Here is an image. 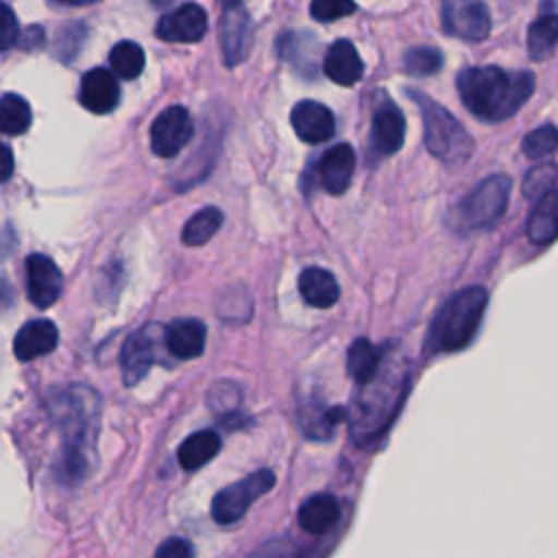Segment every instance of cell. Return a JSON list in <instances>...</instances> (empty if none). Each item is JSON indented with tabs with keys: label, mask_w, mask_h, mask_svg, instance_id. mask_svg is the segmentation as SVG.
Masks as SVG:
<instances>
[{
	"label": "cell",
	"mask_w": 558,
	"mask_h": 558,
	"mask_svg": "<svg viewBox=\"0 0 558 558\" xmlns=\"http://www.w3.org/2000/svg\"><path fill=\"white\" fill-rule=\"evenodd\" d=\"M408 390V364L399 351L386 349L375 375L357 384L353 408L347 410L357 445L375 442L392 423Z\"/></svg>",
	"instance_id": "1"
},
{
	"label": "cell",
	"mask_w": 558,
	"mask_h": 558,
	"mask_svg": "<svg viewBox=\"0 0 558 558\" xmlns=\"http://www.w3.org/2000/svg\"><path fill=\"white\" fill-rule=\"evenodd\" d=\"M456 85L473 116L486 122H501L527 102L534 92V74L527 70L506 72L497 65H473L458 74Z\"/></svg>",
	"instance_id": "2"
},
{
	"label": "cell",
	"mask_w": 558,
	"mask_h": 558,
	"mask_svg": "<svg viewBox=\"0 0 558 558\" xmlns=\"http://www.w3.org/2000/svg\"><path fill=\"white\" fill-rule=\"evenodd\" d=\"M52 410L65 436L63 471L72 480H81L87 473L89 458L94 453L100 418V397L87 386H70L59 392Z\"/></svg>",
	"instance_id": "3"
},
{
	"label": "cell",
	"mask_w": 558,
	"mask_h": 558,
	"mask_svg": "<svg viewBox=\"0 0 558 558\" xmlns=\"http://www.w3.org/2000/svg\"><path fill=\"white\" fill-rule=\"evenodd\" d=\"M486 305H488V292L482 286H469L456 292L438 310L429 327L425 349L429 353L462 351L473 340Z\"/></svg>",
	"instance_id": "4"
},
{
	"label": "cell",
	"mask_w": 558,
	"mask_h": 558,
	"mask_svg": "<svg viewBox=\"0 0 558 558\" xmlns=\"http://www.w3.org/2000/svg\"><path fill=\"white\" fill-rule=\"evenodd\" d=\"M408 96L418 105L423 116L425 148L432 157L440 159L447 166H460L473 155V140L464 126L436 100L429 96L410 89Z\"/></svg>",
	"instance_id": "5"
},
{
	"label": "cell",
	"mask_w": 558,
	"mask_h": 558,
	"mask_svg": "<svg viewBox=\"0 0 558 558\" xmlns=\"http://www.w3.org/2000/svg\"><path fill=\"white\" fill-rule=\"evenodd\" d=\"M512 181L506 174H493L480 181L458 205L460 222L469 229H486L501 220L508 207Z\"/></svg>",
	"instance_id": "6"
},
{
	"label": "cell",
	"mask_w": 558,
	"mask_h": 558,
	"mask_svg": "<svg viewBox=\"0 0 558 558\" xmlns=\"http://www.w3.org/2000/svg\"><path fill=\"white\" fill-rule=\"evenodd\" d=\"M275 473L270 469L253 471L251 475L220 488L211 499V517L218 525L238 523L248 508L275 486Z\"/></svg>",
	"instance_id": "7"
},
{
	"label": "cell",
	"mask_w": 558,
	"mask_h": 558,
	"mask_svg": "<svg viewBox=\"0 0 558 558\" xmlns=\"http://www.w3.org/2000/svg\"><path fill=\"white\" fill-rule=\"evenodd\" d=\"M220 48L222 59L229 68L240 65L248 59L253 39H255V26L248 9L240 2H227L220 17Z\"/></svg>",
	"instance_id": "8"
},
{
	"label": "cell",
	"mask_w": 558,
	"mask_h": 558,
	"mask_svg": "<svg viewBox=\"0 0 558 558\" xmlns=\"http://www.w3.org/2000/svg\"><path fill=\"white\" fill-rule=\"evenodd\" d=\"M442 31L464 41H484L490 33V13L477 0H447L440 7Z\"/></svg>",
	"instance_id": "9"
},
{
	"label": "cell",
	"mask_w": 558,
	"mask_h": 558,
	"mask_svg": "<svg viewBox=\"0 0 558 558\" xmlns=\"http://www.w3.org/2000/svg\"><path fill=\"white\" fill-rule=\"evenodd\" d=\"M194 124L190 111L181 105H170L150 124V148L157 157H177L192 140Z\"/></svg>",
	"instance_id": "10"
},
{
	"label": "cell",
	"mask_w": 558,
	"mask_h": 558,
	"mask_svg": "<svg viewBox=\"0 0 558 558\" xmlns=\"http://www.w3.org/2000/svg\"><path fill=\"white\" fill-rule=\"evenodd\" d=\"M155 33L159 39L174 44L201 41L207 33V13L194 2L179 4L159 20Z\"/></svg>",
	"instance_id": "11"
},
{
	"label": "cell",
	"mask_w": 558,
	"mask_h": 558,
	"mask_svg": "<svg viewBox=\"0 0 558 558\" xmlns=\"http://www.w3.org/2000/svg\"><path fill=\"white\" fill-rule=\"evenodd\" d=\"M63 288V277L59 266L41 253H33L26 259V290L33 305L46 310L50 307L59 296Z\"/></svg>",
	"instance_id": "12"
},
{
	"label": "cell",
	"mask_w": 558,
	"mask_h": 558,
	"mask_svg": "<svg viewBox=\"0 0 558 558\" xmlns=\"http://www.w3.org/2000/svg\"><path fill=\"white\" fill-rule=\"evenodd\" d=\"M290 122L299 140L305 144H323L333 137L336 120L329 107L316 100H301L292 107Z\"/></svg>",
	"instance_id": "13"
},
{
	"label": "cell",
	"mask_w": 558,
	"mask_h": 558,
	"mask_svg": "<svg viewBox=\"0 0 558 558\" xmlns=\"http://www.w3.org/2000/svg\"><path fill=\"white\" fill-rule=\"evenodd\" d=\"M355 150L349 144H336L331 146L318 161L316 166V177L318 183L323 185V190L327 194L340 196L342 192H347V187L351 185L353 172H355Z\"/></svg>",
	"instance_id": "14"
},
{
	"label": "cell",
	"mask_w": 558,
	"mask_h": 558,
	"mask_svg": "<svg viewBox=\"0 0 558 558\" xmlns=\"http://www.w3.org/2000/svg\"><path fill=\"white\" fill-rule=\"evenodd\" d=\"M81 105L92 113H109L118 107L120 100V85L111 70L92 68L83 74L78 87Z\"/></svg>",
	"instance_id": "15"
},
{
	"label": "cell",
	"mask_w": 558,
	"mask_h": 558,
	"mask_svg": "<svg viewBox=\"0 0 558 558\" xmlns=\"http://www.w3.org/2000/svg\"><path fill=\"white\" fill-rule=\"evenodd\" d=\"M405 120L399 107L386 98L377 105L371 126V144L377 155H395L403 146Z\"/></svg>",
	"instance_id": "16"
},
{
	"label": "cell",
	"mask_w": 558,
	"mask_h": 558,
	"mask_svg": "<svg viewBox=\"0 0 558 558\" xmlns=\"http://www.w3.org/2000/svg\"><path fill=\"white\" fill-rule=\"evenodd\" d=\"M155 362V338L144 327L133 331L120 353V368H122V381L124 386H135L140 379L146 377Z\"/></svg>",
	"instance_id": "17"
},
{
	"label": "cell",
	"mask_w": 558,
	"mask_h": 558,
	"mask_svg": "<svg viewBox=\"0 0 558 558\" xmlns=\"http://www.w3.org/2000/svg\"><path fill=\"white\" fill-rule=\"evenodd\" d=\"M207 329L198 318H177L163 329V342L177 360H194L205 351Z\"/></svg>",
	"instance_id": "18"
},
{
	"label": "cell",
	"mask_w": 558,
	"mask_h": 558,
	"mask_svg": "<svg viewBox=\"0 0 558 558\" xmlns=\"http://www.w3.org/2000/svg\"><path fill=\"white\" fill-rule=\"evenodd\" d=\"M323 72L338 85H355L364 74V63L349 39L333 41L323 59Z\"/></svg>",
	"instance_id": "19"
},
{
	"label": "cell",
	"mask_w": 558,
	"mask_h": 558,
	"mask_svg": "<svg viewBox=\"0 0 558 558\" xmlns=\"http://www.w3.org/2000/svg\"><path fill=\"white\" fill-rule=\"evenodd\" d=\"M57 342H59V331L54 323L46 318H37L20 327L13 340V351L17 360L26 362V360H35L39 355L50 353L57 347Z\"/></svg>",
	"instance_id": "20"
},
{
	"label": "cell",
	"mask_w": 558,
	"mask_h": 558,
	"mask_svg": "<svg viewBox=\"0 0 558 558\" xmlns=\"http://www.w3.org/2000/svg\"><path fill=\"white\" fill-rule=\"evenodd\" d=\"M299 525L307 534H325L329 532L340 519V501L329 493H318L307 497L299 508Z\"/></svg>",
	"instance_id": "21"
},
{
	"label": "cell",
	"mask_w": 558,
	"mask_h": 558,
	"mask_svg": "<svg viewBox=\"0 0 558 558\" xmlns=\"http://www.w3.org/2000/svg\"><path fill=\"white\" fill-rule=\"evenodd\" d=\"M299 290H301V296L305 299V303H310L312 307H318V310H327V307L336 305L338 296H340V286H338L336 277L329 270L318 268V266L305 268L299 275Z\"/></svg>",
	"instance_id": "22"
},
{
	"label": "cell",
	"mask_w": 558,
	"mask_h": 558,
	"mask_svg": "<svg viewBox=\"0 0 558 558\" xmlns=\"http://www.w3.org/2000/svg\"><path fill=\"white\" fill-rule=\"evenodd\" d=\"M342 421H347V408L342 405L325 408L318 403H310L299 410V425L303 434L312 440H329Z\"/></svg>",
	"instance_id": "23"
},
{
	"label": "cell",
	"mask_w": 558,
	"mask_h": 558,
	"mask_svg": "<svg viewBox=\"0 0 558 558\" xmlns=\"http://www.w3.org/2000/svg\"><path fill=\"white\" fill-rule=\"evenodd\" d=\"M220 436L211 429H201L194 432L192 436H187L179 449H177V460L181 464V469L185 471H196L201 466H205L209 460L216 458V453L220 451Z\"/></svg>",
	"instance_id": "24"
},
{
	"label": "cell",
	"mask_w": 558,
	"mask_h": 558,
	"mask_svg": "<svg viewBox=\"0 0 558 558\" xmlns=\"http://www.w3.org/2000/svg\"><path fill=\"white\" fill-rule=\"evenodd\" d=\"M558 196H556V190L545 194L543 198H538L534 211L530 214V220H527V238L538 244V246H547L556 240V229H558V222H556V211H558Z\"/></svg>",
	"instance_id": "25"
},
{
	"label": "cell",
	"mask_w": 558,
	"mask_h": 558,
	"mask_svg": "<svg viewBox=\"0 0 558 558\" xmlns=\"http://www.w3.org/2000/svg\"><path fill=\"white\" fill-rule=\"evenodd\" d=\"M386 347H375L366 338H357L349 351H347V373L355 379V384H362L375 375L384 360Z\"/></svg>",
	"instance_id": "26"
},
{
	"label": "cell",
	"mask_w": 558,
	"mask_h": 558,
	"mask_svg": "<svg viewBox=\"0 0 558 558\" xmlns=\"http://www.w3.org/2000/svg\"><path fill=\"white\" fill-rule=\"evenodd\" d=\"M558 41V17L556 11L541 13L527 31V50L534 61L547 59Z\"/></svg>",
	"instance_id": "27"
},
{
	"label": "cell",
	"mask_w": 558,
	"mask_h": 558,
	"mask_svg": "<svg viewBox=\"0 0 558 558\" xmlns=\"http://www.w3.org/2000/svg\"><path fill=\"white\" fill-rule=\"evenodd\" d=\"M222 211L218 207H203L201 211H196L183 227L181 231V240L187 246H203L207 240H211L218 229L222 227Z\"/></svg>",
	"instance_id": "28"
},
{
	"label": "cell",
	"mask_w": 558,
	"mask_h": 558,
	"mask_svg": "<svg viewBox=\"0 0 558 558\" xmlns=\"http://www.w3.org/2000/svg\"><path fill=\"white\" fill-rule=\"evenodd\" d=\"M109 65H111V74L120 76V78H137L144 72L146 65V54L142 50V46H137L135 41H118L111 52H109Z\"/></svg>",
	"instance_id": "29"
},
{
	"label": "cell",
	"mask_w": 558,
	"mask_h": 558,
	"mask_svg": "<svg viewBox=\"0 0 558 558\" xmlns=\"http://www.w3.org/2000/svg\"><path fill=\"white\" fill-rule=\"evenodd\" d=\"M33 120L31 105L17 94L0 96V135H22Z\"/></svg>",
	"instance_id": "30"
},
{
	"label": "cell",
	"mask_w": 558,
	"mask_h": 558,
	"mask_svg": "<svg viewBox=\"0 0 558 558\" xmlns=\"http://www.w3.org/2000/svg\"><path fill=\"white\" fill-rule=\"evenodd\" d=\"M442 68V52L434 46L410 48L403 57V70L410 76H432Z\"/></svg>",
	"instance_id": "31"
},
{
	"label": "cell",
	"mask_w": 558,
	"mask_h": 558,
	"mask_svg": "<svg viewBox=\"0 0 558 558\" xmlns=\"http://www.w3.org/2000/svg\"><path fill=\"white\" fill-rule=\"evenodd\" d=\"M558 144V133L554 124H543L534 131H530L523 142H521V150L530 157V159H541L547 157L556 150Z\"/></svg>",
	"instance_id": "32"
},
{
	"label": "cell",
	"mask_w": 558,
	"mask_h": 558,
	"mask_svg": "<svg viewBox=\"0 0 558 558\" xmlns=\"http://www.w3.org/2000/svg\"><path fill=\"white\" fill-rule=\"evenodd\" d=\"M554 190H556V166L551 161L541 163L525 174V181H523L525 196L543 198L545 194H549Z\"/></svg>",
	"instance_id": "33"
},
{
	"label": "cell",
	"mask_w": 558,
	"mask_h": 558,
	"mask_svg": "<svg viewBox=\"0 0 558 558\" xmlns=\"http://www.w3.org/2000/svg\"><path fill=\"white\" fill-rule=\"evenodd\" d=\"M301 556H303V551H301L299 543H294L288 536H279V538H270V541L262 543L246 558H301Z\"/></svg>",
	"instance_id": "34"
},
{
	"label": "cell",
	"mask_w": 558,
	"mask_h": 558,
	"mask_svg": "<svg viewBox=\"0 0 558 558\" xmlns=\"http://www.w3.org/2000/svg\"><path fill=\"white\" fill-rule=\"evenodd\" d=\"M357 7L349 0H316L310 4V13L318 22H336L340 17H347Z\"/></svg>",
	"instance_id": "35"
},
{
	"label": "cell",
	"mask_w": 558,
	"mask_h": 558,
	"mask_svg": "<svg viewBox=\"0 0 558 558\" xmlns=\"http://www.w3.org/2000/svg\"><path fill=\"white\" fill-rule=\"evenodd\" d=\"M20 37V24L13 9L0 2V50H9Z\"/></svg>",
	"instance_id": "36"
},
{
	"label": "cell",
	"mask_w": 558,
	"mask_h": 558,
	"mask_svg": "<svg viewBox=\"0 0 558 558\" xmlns=\"http://www.w3.org/2000/svg\"><path fill=\"white\" fill-rule=\"evenodd\" d=\"M153 558H194V551H192V545L185 538L172 536V538H166L155 549Z\"/></svg>",
	"instance_id": "37"
},
{
	"label": "cell",
	"mask_w": 558,
	"mask_h": 558,
	"mask_svg": "<svg viewBox=\"0 0 558 558\" xmlns=\"http://www.w3.org/2000/svg\"><path fill=\"white\" fill-rule=\"evenodd\" d=\"M13 174V153L0 142V181H9Z\"/></svg>",
	"instance_id": "38"
},
{
	"label": "cell",
	"mask_w": 558,
	"mask_h": 558,
	"mask_svg": "<svg viewBox=\"0 0 558 558\" xmlns=\"http://www.w3.org/2000/svg\"><path fill=\"white\" fill-rule=\"evenodd\" d=\"M13 301V288L9 286V281L4 277H0V312L4 307H9Z\"/></svg>",
	"instance_id": "39"
}]
</instances>
